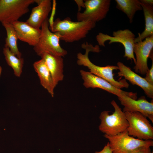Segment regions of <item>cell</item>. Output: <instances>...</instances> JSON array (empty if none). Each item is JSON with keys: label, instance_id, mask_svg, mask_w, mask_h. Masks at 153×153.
Wrapping results in <instances>:
<instances>
[{"label": "cell", "instance_id": "cell-11", "mask_svg": "<svg viewBox=\"0 0 153 153\" xmlns=\"http://www.w3.org/2000/svg\"><path fill=\"white\" fill-rule=\"evenodd\" d=\"M153 48V35L135 43L133 52L136 62L133 69L136 73L144 75L149 69L148 60L152 54Z\"/></svg>", "mask_w": 153, "mask_h": 153}, {"label": "cell", "instance_id": "cell-8", "mask_svg": "<svg viewBox=\"0 0 153 153\" xmlns=\"http://www.w3.org/2000/svg\"><path fill=\"white\" fill-rule=\"evenodd\" d=\"M36 0H0V22L12 24L29 11Z\"/></svg>", "mask_w": 153, "mask_h": 153}, {"label": "cell", "instance_id": "cell-23", "mask_svg": "<svg viewBox=\"0 0 153 153\" xmlns=\"http://www.w3.org/2000/svg\"><path fill=\"white\" fill-rule=\"evenodd\" d=\"M128 153H153L150 147L143 146L139 147Z\"/></svg>", "mask_w": 153, "mask_h": 153}, {"label": "cell", "instance_id": "cell-3", "mask_svg": "<svg viewBox=\"0 0 153 153\" xmlns=\"http://www.w3.org/2000/svg\"><path fill=\"white\" fill-rule=\"evenodd\" d=\"M110 103L114 108V112L111 114L107 111L101 113L99 129L105 135L113 136L126 131L129 124L124 112L116 102L113 100Z\"/></svg>", "mask_w": 153, "mask_h": 153}, {"label": "cell", "instance_id": "cell-17", "mask_svg": "<svg viewBox=\"0 0 153 153\" xmlns=\"http://www.w3.org/2000/svg\"><path fill=\"white\" fill-rule=\"evenodd\" d=\"M33 66L39 77L41 84L53 97L55 87L50 73L45 62L41 59L34 62Z\"/></svg>", "mask_w": 153, "mask_h": 153}, {"label": "cell", "instance_id": "cell-1", "mask_svg": "<svg viewBox=\"0 0 153 153\" xmlns=\"http://www.w3.org/2000/svg\"><path fill=\"white\" fill-rule=\"evenodd\" d=\"M95 25V23L89 20L74 22L67 17L62 20L58 18L49 23V28L59 35L60 40L72 42L85 38Z\"/></svg>", "mask_w": 153, "mask_h": 153}, {"label": "cell", "instance_id": "cell-20", "mask_svg": "<svg viewBox=\"0 0 153 153\" xmlns=\"http://www.w3.org/2000/svg\"><path fill=\"white\" fill-rule=\"evenodd\" d=\"M1 23L6 30L7 34L5 46L8 48L10 51L17 57L22 58V54L19 51L17 46L18 37L13 25L7 23Z\"/></svg>", "mask_w": 153, "mask_h": 153}, {"label": "cell", "instance_id": "cell-21", "mask_svg": "<svg viewBox=\"0 0 153 153\" xmlns=\"http://www.w3.org/2000/svg\"><path fill=\"white\" fill-rule=\"evenodd\" d=\"M3 53L7 63L13 69L15 75L20 77L22 72L24 63V59L17 57L7 47L4 46L3 48Z\"/></svg>", "mask_w": 153, "mask_h": 153}, {"label": "cell", "instance_id": "cell-16", "mask_svg": "<svg viewBox=\"0 0 153 153\" xmlns=\"http://www.w3.org/2000/svg\"><path fill=\"white\" fill-rule=\"evenodd\" d=\"M40 56L45 62L56 87L58 82L62 81L64 78L63 57L47 53H43Z\"/></svg>", "mask_w": 153, "mask_h": 153}, {"label": "cell", "instance_id": "cell-24", "mask_svg": "<svg viewBox=\"0 0 153 153\" xmlns=\"http://www.w3.org/2000/svg\"><path fill=\"white\" fill-rule=\"evenodd\" d=\"M94 153H112V151L108 142L102 150L99 151H96Z\"/></svg>", "mask_w": 153, "mask_h": 153}, {"label": "cell", "instance_id": "cell-4", "mask_svg": "<svg viewBox=\"0 0 153 153\" xmlns=\"http://www.w3.org/2000/svg\"><path fill=\"white\" fill-rule=\"evenodd\" d=\"M49 26V19L48 18L42 25L39 41L37 44L34 46L33 49L40 56L43 53H47L64 57L67 54V51L60 45L59 35L57 33L51 32Z\"/></svg>", "mask_w": 153, "mask_h": 153}, {"label": "cell", "instance_id": "cell-5", "mask_svg": "<svg viewBox=\"0 0 153 153\" xmlns=\"http://www.w3.org/2000/svg\"><path fill=\"white\" fill-rule=\"evenodd\" d=\"M104 136L108 140L112 153H128L140 147L153 146V140L135 138L129 135L126 130L116 135L104 134Z\"/></svg>", "mask_w": 153, "mask_h": 153}, {"label": "cell", "instance_id": "cell-13", "mask_svg": "<svg viewBox=\"0 0 153 153\" xmlns=\"http://www.w3.org/2000/svg\"><path fill=\"white\" fill-rule=\"evenodd\" d=\"M119 71L117 73L118 76L123 77L133 85L138 86L144 90L149 98L153 99V85L149 83L145 79L133 71L129 67L123 63L118 61L117 65Z\"/></svg>", "mask_w": 153, "mask_h": 153}, {"label": "cell", "instance_id": "cell-14", "mask_svg": "<svg viewBox=\"0 0 153 153\" xmlns=\"http://www.w3.org/2000/svg\"><path fill=\"white\" fill-rule=\"evenodd\" d=\"M38 5L32 8L29 18L26 22L37 29H40L52 9L50 0H36Z\"/></svg>", "mask_w": 153, "mask_h": 153}, {"label": "cell", "instance_id": "cell-10", "mask_svg": "<svg viewBox=\"0 0 153 153\" xmlns=\"http://www.w3.org/2000/svg\"><path fill=\"white\" fill-rule=\"evenodd\" d=\"M80 73L84 81L83 85L86 88H100L116 95L118 97L126 94L134 99L137 98L136 93L124 91L118 89L106 80L90 72L81 70Z\"/></svg>", "mask_w": 153, "mask_h": 153}, {"label": "cell", "instance_id": "cell-7", "mask_svg": "<svg viewBox=\"0 0 153 153\" xmlns=\"http://www.w3.org/2000/svg\"><path fill=\"white\" fill-rule=\"evenodd\" d=\"M128 123V135L139 139H153V127L147 118L137 112H124Z\"/></svg>", "mask_w": 153, "mask_h": 153}, {"label": "cell", "instance_id": "cell-22", "mask_svg": "<svg viewBox=\"0 0 153 153\" xmlns=\"http://www.w3.org/2000/svg\"><path fill=\"white\" fill-rule=\"evenodd\" d=\"M144 78L145 80L150 84L153 85V61L150 69L147 71L145 74Z\"/></svg>", "mask_w": 153, "mask_h": 153}, {"label": "cell", "instance_id": "cell-6", "mask_svg": "<svg viewBox=\"0 0 153 153\" xmlns=\"http://www.w3.org/2000/svg\"><path fill=\"white\" fill-rule=\"evenodd\" d=\"M135 34L130 30L125 29L114 31L112 36L102 33H99L96 36V40L98 45L105 46V43L109 41V44L114 42L121 43L124 48V57L128 60L133 61L135 64V58L133 52L135 38Z\"/></svg>", "mask_w": 153, "mask_h": 153}, {"label": "cell", "instance_id": "cell-18", "mask_svg": "<svg viewBox=\"0 0 153 153\" xmlns=\"http://www.w3.org/2000/svg\"><path fill=\"white\" fill-rule=\"evenodd\" d=\"M144 13L145 22V27L141 33L135 38V43L142 41L146 38L153 35V5L140 0Z\"/></svg>", "mask_w": 153, "mask_h": 153}, {"label": "cell", "instance_id": "cell-25", "mask_svg": "<svg viewBox=\"0 0 153 153\" xmlns=\"http://www.w3.org/2000/svg\"><path fill=\"white\" fill-rule=\"evenodd\" d=\"M76 3L77 4L78 8V12H80V7L84 8V1L83 0H75Z\"/></svg>", "mask_w": 153, "mask_h": 153}, {"label": "cell", "instance_id": "cell-12", "mask_svg": "<svg viewBox=\"0 0 153 153\" xmlns=\"http://www.w3.org/2000/svg\"><path fill=\"white\" fill-rule=\"evenodd\" d=\"M121 104L124 107L123 111L140 112L153 123V101H148L144 97L137 100L133 99L126 94L118 97Z\"/></svg>", "mask_w": 153, "mask_h": 153}, {"label": "cell", "instance_id": "cell-15", "mask_svg": "<svg viewBox=\"0 0 153 153\" xmlns=\"http://www.w3.org/2000/svg\"><path fill=\"white\" fill-rule=\"evenodd\" d=\"M12 24L16 32L19 39L33 47L37 44L41 34V29H36L26 22L19 20Z\"/></svg>", "mask_w": 153, "mask_h": 153}, {"label": "cell", "instance_id": "cell-2", "mask_svg": "<svg viewBox=\"0 0 153 153\" xmlns=\"http://www.w3.org/2000/svg\"><path fill=\"white\" fill-rule=\"evenodd\" d=\"M81 47L85 50V52L84 54L80 52L77 54V63L78 65L87 67L90 73L106 80L118 89L128 88L129 84L125 79L119 81L114 79L113 71L118 69L117 66L107 65L105 67L99 66L94 64L90 60L88 57L89 52L98 53L100 52L98 45L94 46L86 42L82 44Z\"/></svg>", "mask_w": 153, "mask_h": 153}, {"label": "cell", "instance_id": "cell-9", "mask_svg": "<svg viewBox=\"0 0 153 153\" xmlns=\"http://www.w3.org/2000/svg\"><path fill=\"white\" fill-rule=\"evenodd\" d=\"M85 9L76 14L78 21L89 20L95 23L104 19L109 12L110 0H86L84 1Z\"/></svg>", "mask_w": 153, "mask_h": 153}, {"label": "cell", "instance_id": "cell-19", "mask_svg": "<svg viewBox=\"0 0 153 153\" xmlns=\"http://www.w3.org/2000/svg\"><path fill=\"white\" fill-rule=\"evenodd\" d=\"M116 8L125 14L130 23L136 13L142 10L141 3L139 0H115Z\"/></svg>", "mask_w": 153, "mask_h": 153}, {"label": "cell", "instance_id": "cell-26", "mask_svg": "<svg viewBox=\"0 0 153 153\" xmlns=\"http://www.w3.org/2000/svg\"><path fill=\"white\" fill-rule=\"evenodd\" d=\"M145 2L153 5V1L152 0H143Z\"/></svg>", "mask_w": 153, "mask_h": 153}]
</instances>
